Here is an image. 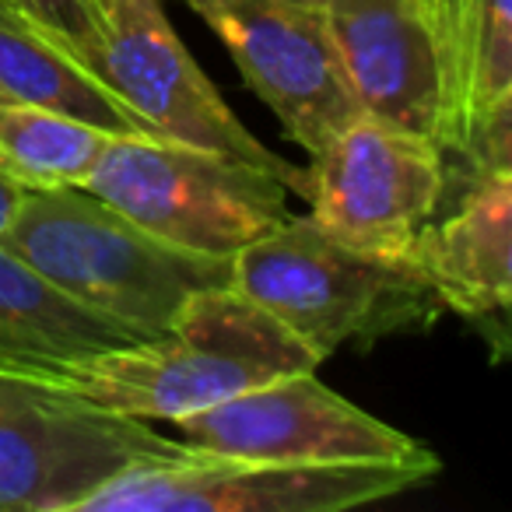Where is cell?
<instances>
[{"label": "cell", "mask_w": 512, "mask_h": 512, "mask_svg": "<svg viewBox=\"0 0 512 512\" xmlns=\"http://www.w3.org/2000/svg\"><path fill=\"white\" fill-rule=\"evenodd\" d=\"M323 358L235 285L200 288L158 337L67 365L50 386L109 414L176 421L271 379L320 369Z\"/></svg>", "instance_id": "1"}, {"label": "cell", "mask_w": 512, "mask_h": 512, "mask_svg": "<svg viewBox=\"0 0 512 512\" xmlns=\"http://www.w3.org/2000/svg\"><path fill=\"white\" fill-rule=\"evenodd\" d=\"M0 242L74 302L144 337L165 334L193 292L232 285V256L172 246L85 186L22 190Z\"/></svg>", "instance_id": "2"}, {"label": "cell", "mask_w": 512, "mask_h": 512, "mask_svg": "<svg viewBox=\"0 0 512 512\" xmlns=\"http://www.w3.org/2000/svg\"><path fill=\"white\" fill-rule=\"evenodd\" d=\"M232 285L323 362L344 348L428 330L442 313L414 253L344 246L299 214L232 256Z\"/></svg>", "instance_id": "3"}, {"label": "cell", "mask_w": 512, "mask_h": 512, "mask_svg": "<svg viewBox=\"0 0 512 512\" xmlns=\"http://www.w3.org/2000/svg\"><path fill=\"white\" fill-rule=\"evenodd\" d=\"M81 186L144 232L207 256H235L292 218V190L274 172L158 134H113Z\"/></svg>", "instance_id": "4"}, {"label": "cell", "mask_w": 512, "mask_h": 512, "mask_svg": "<svg viewBox=\"0 0 512 512\" xmlns=\"http://www.w3.org/2000/svg\"><path fill=\"white\" fill-rule=\"evenodd\" d=\"M442 460L285 463L186 449L134 463L78 498L74 512H341L425 488Z\"/></svg>", "instance_id": "5"}, {"label": "cell", "mask_w": 512, "mask_h": 512, "mask_svg": "<svg viewBox=\"0 0 512 512\" xmlns=\"http://www.w3.org/2000/svg\"><path fill=\"white\" fill-rule=\"evenodd\" d=\"M186 449L141 418L0 372V512H74L78 498L120 470Z\"/></svg>", "instance_id": "6"}, {"label": "cell", "mask_w": 512, "mask_h": 512, "mask_svg": "<svg viewBox=\"0 0 512 512\" xmlns=\"http://www.w3.org/2000/svg\"><path fill=\"white\" fill-rule=\"evenodd\" d=\"M102 15V46L92 74L151 134L253 162L306 200V169L242 127L176 36L162 0H106Z\"/></svg>", "instance_id": "7"}, {"label": "cell", "mask_w": 512, "mask_h": 512, "mask_svg": "<svg viewBox=\"0 0 512 512\" xmlns=\"http://www.w3.org/2000/svg\"><path fill=\"white\" fill-rule=\"evenodd\" d=\"M306 204L320 232L372 253H411L446 200V155L432 137L358 113L306 169Z\"/></svg>", "instance_id": "8"}, {"label": "cell", "mask_w": 512, "mask_h": 512, "mask_svg": "<svg viewBox=\"0 0 512 512\" xmlns=\"http://www.w3.org/2000/svg\"><path fill=\"white\" fill-rule=\"evenodd\" d=\"M190 449L285 463H418L428 446L362 411L313 372L271 379L172 421Z\"/></svg>", "instance_id": "9"}, {"label": "cell", "mask_w": 512, "mask_h": 512, "mask_svg": "<svg viewBox=\"0 0 512 512\" xmlns=\"http://www.w3.org/2000/svg\"><path fill=\"white\" fill-rule=\"evenodd\" d=\"M221 39L249 92L309 158L358 116L320 4L306 0H186Z\"/></svg>", "instance_id": "10"}, {"label": "cell", "mask_w": 512, "mask_h": 512, "mask_svg": "<svg viewBox=\"0 0 512 512\" xmlns=\"http://www.w3.org/2000/svg\"><path fill=\"white\" fill-rule=\"evenodd\" d=\"M358 113L439 134L442 50L414 0H320Z\"/></svg>", "instance_id": "11"}, {"label": "cell", "mask_w": 512, "mask_h": 512, "mask_svg": "<svg viewBox=\"0 0 512 512\" xmlns=\"http://www.w3.org/2000/svg\"><path fill=\"white\" fill-rule=\"evenodd\" d=\"M512 0H449L442 36V116L435 144L463 183L512 169Z\"/></svg>", "instance_id": "12"}, {"label": "cell", "mask_w": 512, "mask_h": 512, "mask_svg": "<svg viewBox=\"0 0 512 512\" xmlns=\"http://www.w3.org/2000/svg\"><path fill=\"white\" fill-rule=\"evenodd\" d=\"M442 309L474 323L484 337L495 327L498 351L509 344L512 306V169H491L460 183L456 207L428 221L411 246Z\"/></svg>", "instance_id": "13"}, {"label": "cell", "mask_w": 512, "mask_h": 512, "mask_svg": "<svg viewBox=\"0 0 512 512\" xmlns=\"http://www.w3.org/2000/svg\"><path fill=\"white\" fill-rule=\"evenodd\" d=\"M137 341L148 337L74 302L0 242V372L53 379L81 358Z\"/></svg>", "instance_id": "14"}, {"label": "cell", "mask_w": 512, "mask_h": 512, "mask_svg": "<svg viewBox=\"0 0 512 512\" xmlns=\"http://www.w3.org/2000/svg\"><path fill=\"white\" fill-rule=\"evenodd\" d=\"M0 95L78 116L109 134H151L81 60L0 0Z\"/></svg>", "instance_id": "15"}, {"label": "cell", "mask_w": 512, "mask_h": 512, "mask_svg": "<svg viewBox=\"0 0 512 512\" xmlns=\"http://www.w3.org/2000/svg\"><path fill=\"white\" fill-rule=\"evenodd\" d=\"M109 130L78 116L0 95V176L22 190L81 186L109 144Z\"/></svg>", "instance_id": "16"}, {"label": "cell", "mask_w": 512, "mask_h": 512, "mask_svg": "<svg viewBox=\"0 0 512 512\" xmlns=\"http://www.w3.org/2000/svg\"><path fill=\"white\" fill-rule=\"evenodd\" d=\"M8 4L92 71L102 46L106 0H8Z\"/></svg>", "instance_id": "17"}, {"label": "cell", "mask_w": 512, "mask_h": 512, "mask_svg": "<svg viewBox=\"0 0 512 512\" xmlns=\"http://www.w3.org/2000/svg\"><path fill=\"white\" fill-rule=\"evenodd\" d=\"M446 4L449 0H414V8L425 15L428 29H432L435 39H439V50H442V36H446Z\"/></svg>", "instance_id": "18"}, {"label": "cell", "mask_w": 512, "mask_h": 512, "mask_svg": "<svg viewBox=\"0 0 512 512\" xmlns=\"http://www.w3.org/2000/svg\"><path fill=\"white\" fill-rule=\"evenodd\" d=\"M18 197H22V186L11 183L8 176H0V232H4V225H8L11 214H15Z\"/></svg>", "instance_id": "19"}, {"label": "cell", "mask_w": 512, "mask_h": 512, "mask_svg": "<svg viewBox=\"0 0 512 512\" xmlns=\"http://www.w3.org/2000/svg\"><path fill=\"white\" fill-rule=\"evenodd\" d=\"M306 4H320V0H306Z\"/></svg>", "instance_id": "20"}]
</instances>
